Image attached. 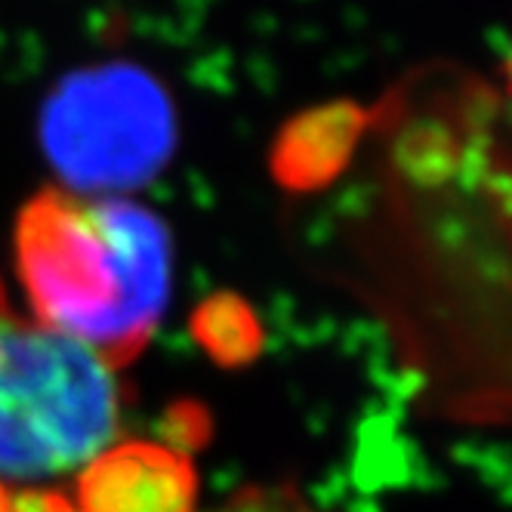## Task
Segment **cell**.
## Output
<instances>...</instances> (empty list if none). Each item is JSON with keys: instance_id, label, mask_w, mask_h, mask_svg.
I'll return each instance as SVG.
<instances>
[{"instance_id": "6da1fadb", "label": "cell", "mask_w": 512, "mask_h": 512, "mask_svg": "<svg viewBox=\"0 0 512 512\" xmlns=\"http://www.w3.org/2000/svg\"><path fill=\"white\" fill-rule=\"evenodd\" d=\"M16 272L34 318L121 371L164 318L173 247L130 198L47 189L19 213Z\"/></svg>"}, {"instance_id": "7a4b0ae2", "label": "cell", "mask_w": 512, "mask_h": 512, "mask_svg": "<svg viewBox=\"0 0 512 512\" xmlns=\"http://www.w3.org/2000/svg\"><path fill=\"white\" fill-rule=\"evenodd\" d=\"M121 371L19 309L0 281V494L56 491L124 426Z\"/></svg>"}, {"instance_id": "3957f363", "label": "cell", "mask_w": 512, "mask_h": 512, "mask_svg": "<svg viewBox=\"0 0 512 512\" xmlns=\"http://www.w3.org/2000/svg\"><path fill=\"white\" fill-rule=\"evenodd\" d=\"M47 142L78 186H127L152 173L167 152V105L130 71L81 78L53 102Z\"/></svg>"}, {"instance_id": "277c9868", "label": "cell", "mask_w": 512, "mask_h": 512, "mask_svg": "<svg viewBox=\"0 0 512 512\" xmlns=\"http://www.w3.org/2000/svg\"><path fill=\"white\" fill-rule=\"evenodd\" d=\"M192 460L167 442H115L75 475V512H195Z\"/></svg>"}, {"instance_id": "5b68a950", "label": "cell", "mask_w": 512, "mask_h": 512, "mask_svg": "<svg viewBox=\"0 0 512 512\" xmlns=\"http://www.w3.org/2000/svg\"><path fill=\"white\" fill-rule=\"evenodd\" d=\"M219 512H324L290 488H256L235 494Z\"/></svg>"}, {"instance_id": "8992f818", "label": "cell", "mask_w": 512, "mask_h": 512, "mask_svg": "<svg viewBox=\"0 0 512 512\" xmlns=\"http://www.w3.org/2000/svg\"><path fill=\"white\" fill-rule=\"evenodd\" d=\"M44 512H75V509H71L68 497H62V494L50 491V497H47V509H44Z\"/></svg>"}]
</instances>
